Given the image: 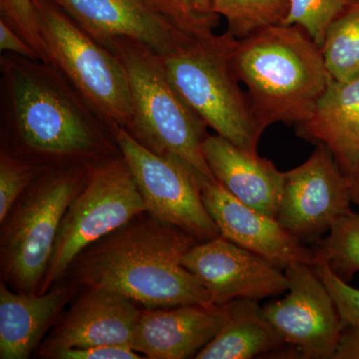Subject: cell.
<instances>
[{"label":"cell","instance_id":"obj_1","mask_svg":"<svg viewBox=\"0 0 359 359\" xmlns=\"http://www.w3.org/2000/svg\"><path fill=\"white\" fill-rule=\"evenodd\" d=\"M0 113L13 154L45 168L113 157L114 134L51 63L4 53Z\"/></svg>","mask_w":359,"mask_h":359},{"label":"cell","instance_id":"obj_2","mask_svg":"<svg viewBox=\"0 0 359 359\" xmlns=\"http://www.w3.org/2000/svg\"><path fill=\"white\" fill-rule=\"evenodd\" d=\"M198 242L154 217L133 219L84 250L71 266L78 283L89 289L119 292L146 309L212 306L207 290L182 264Z\"/></svg>","mask_w":359,"mask_h":359},{"label":"cell","instance_id":"obj_3","mask_svg":"<svg viewBox=\"0 0 359 359\" xmlns=\"http://www.w3.org/2000/svg\"><path fill=\"white\" fill-rule=\"evenodd\" d=\"M231 65L263 132L276 123L306 121L332 81L320 45L297 25L236 39Z\"/></svg>","mask_w":359,"mask_h":359},{"label":"cell","instance_id":"obj_4","mask_svg":"<svg viewBox=\"0 0 359 359\" xmlns=\"http://www.w3.org/2000/svg\"><path fill=\"white\" fill-rule=\"evenodd\" d=\"M106 47L128 74L132 136L156 154L184 161L205 179L216 180L203 152L208 126L172 83L162 56L129 39L113 40Z\"/></svg>","mask_w":359,"mask_h":359},{"label":"cell","instance_id":"obj_5","mask_svg":"<svg viewBox=\"0 0 359 359\" xmlns=\"http://www.w3.org/2000/svg\"><path fill=\"white\" fill-rule=\"evenodd\" d=\"M230 32L191 39L162 56L168 76L208 127L238 147L257 152L262 134L231 65Z\"/></svg>","mask_w":359,"mask_h":359},{"label":"cell","instance_id":"obj_6","mask_svg":"<svg viewBox=\"0 0 359 359\" xmlns=\"http://www.w3.org/2000/svg\"><path fill=\"white\" fill-rule=\"evenodd\" d=\"M89 164L47 168L25 192L1 238L4 276L22 292L41 287L65 212L83 188Z\"/></svg>","mask_w":359,"mask_h":359},{"label":"cell","instance_id":"obj_7","mask_svg":"<svg viewBox=\"0 0 359 359\" xmlns=\"http://www.w3.org/2000/svg\"><path fill=\"white\" fill-rule=\"evenodd\" d=\"M49 63L84 97L112 133L132 125L126 68L107 47L94 39L60 7L33 0Z\"/></svg>","mask_w":359,"mask_h":359},{"label":"cell","instance_id":"obj_8","mask_svg":"<svg viewBox=\"0 0 359 359\" xmlns=\"http://www.w3.org/2000/svg\"><path fill=\"white\" fill-rule=\"evenodd\" d=\"M144 212L147 207L122 155L89 164L83 188L61 222L41 294L65 275L84 250Z\"/></svg>","mask_w":359,"mask_h":359},{"label":"cell","instance_id":"obj_9","mask_svg":"<svg viewBox=\"0 0 359 359\" xmlns=\"http://www.w3.org/2000/svg\"><path fill=\"white\" fill-rule=\"evenodd\" d=\"M114 137L152 217L185 231L199 242L221 236L202 197L203 185L212 180L205 179L184 161L156 154L127 129L118 128Z\"/></svg>","mask_w":359,"mask_h":359},{"label":"cell","instance_id":"obj_10","mask_svg":"<svg viewBox=\"0 0 359 359\" xmlns=\"http://www.w3.org/2000/svg\"><path fill=\"white\" fill-rule=\"evenodd\" d=\"M348 177L332 152L318 144L299 166L283 173L276 219L302 243L318 242L353 212Z\"/></svg>","mask_w":359,"mask_h":359},{"label":"cell","instance_id":"obj_11","mask_svg":"<svg viewBox=\"0 0 359 359\" xmlns=\"http://www.w3.org/2000/svg\"><path fill=\"white\" fill-rule=\"evenodd\" d=\"M285 273L287 294L266 304L264 316L302 358L332 359L344 327L334 299L311 264H294Z\"/></svg>","mask_w":359,"mask_h":359},{"label":"cell","instance_id":"obj_12","mask_svg":"<svg viewBox=\"0 0 359 359\" xmlns=\"http://www.w3.org/2000/svg\"><path fill=\"white\" fill-rule=\"evenodd\" d=\"M182 264L216 306L241 299L259 301L289 290V278L282 269L223 236L194 245Z\"/></svg>","mask_w":359,"mask_h":359},{"label":"cell","instance_id":"obj_13","mask_svg":"<svg viewBox=\"0 0 359 359\" xmlns=\"http://www.w3.org/2000/svg\"><path fill=\"white\" fill-rule=\"evenodd\" d=\"M202 197L219 233L231 242L266 257L280 269L316 264L313 249L285 230L276 218L241 202L217 180L205 182Z\"/></svg>","mask_w":359,"mask_h":359},{"label":"cell","instance_id":"obj_14","mask_svg":"<svg viewBox=\"0 0 359 359\" xmlns=\"http://www.w3.org/2000/svg\"><path fill=\"white\" fill-rule=\"evenodd\" d=\"M104 46L117 39L137 40L164 56L193 37L156 14L145 0H48Z\"/></svg>","mask_w":359,"mask_h":359},{"label":"cell","instance_id":"obj_15","mask_svg":"<svg viewBox=\"0 0 359 359\" xmlns=\"http://www.w3.org/2000/svg\"><path fill=\"white\" fill-rule=\"evenodd\" d=\"M228 318V304L146 309L141 311L131 347L151 359L195 358Z\"/></svg>","mask_w":359,"mask_h":359},{"label":"cell","instance_id":"obj_16","mask_svg":"<svg viewBox=\"0 0 359 359\" xmlns=\"http://www.w3.org/2000/svg\"><path fill=\"white\" fill-rule=\"evenodd\" d=\"M140 314L125 295L90 287L52 332L42 353L50 356L60 349L97 346L131 347Z\"/></svg>","mask_w":359,"mask_h":359},{"label":"cell","instance_id":"obj_17","mask_svg":"<svg viewBox=\"0 0 359 359\" xmlns=\"http://www.w3.org/2000/svg\"><path fill=\"white\" fill-rule=\"evenodd\" d=\"M203 152L215 179L231 195L276 218L285 172L257 152L238 147L219 135L205 138Z\"/></svg>","mask_w":359,"mask_h":359},{"label":"cell","instance_id":"obj_18","mask_svg":"<svg viewBox=\"0 0 359 359\" xmlns=\"http://www.w3.org/2000/svg\"><path fill=\"white\" fill-rule=\"evenodd\" d=\"M297 134L325 146L341 171L351 174L359 162V75L332 80L311 118L297 125Z\"/></svg>","mask_w":359,"mask_h":359},{"label":"cell","instance_id":"obj_19","mask_svg":"<svg viewBox=\"0 0 359 359\" xmlns=\"http://www.w3.org/2000/svg\"><path fill=\"white\" fill-rule=\"evenodd\" d=\"M68 299L56 289L47 294H16L0 285V358L25 359L39 346Z\"/></svg>","mask_w":359,"mask_h":359},{"label":"cell","instance_id":"obj_20","mask_svg":"<svg viewBox=\"0 0 359 359\" xmlns=\"http://www.w3.org/2000/svg\"><path fill=\"white\" fill-rule=\"evenodd\" d=\"M228 306L226 325L196 359H250L292 346L266 320L257 301L236 299Z\"/></svg>","mask_w":359,"mask_h":359},{"label":"cell","instance_id":"obj_21","mask_svg":"<svg viewBox=\"0 0 359 359\" xmlns=\"http://www.w3.org/2000/svg\"><path fill=\"white\" fill-rule=\"evenodd\" d=\"M320 48L332 80L344 81L359 75V0L330 23Z\"/></svg>","mask_w":359,"mask_h":359},{"label":"cell","instance_id":"obj_22","mask_svg":"<svg viewBox=\"0 0 359 359\" xmlns=\"http://www.w3.org/2000/svg\"><path fill=\"white\" fill-rule=\"evenodd\" d=\"M313 250L316 264H327L335 275L351 282L359 271V212L337 219L327 237L314 243Z\"/></svg>","mask_w":359,"mask_h":359},{"label":"cell","instance_id":"obj_23","mask_svg":"<svg viewBox=\"0 0 359 359\" xmlns=\"http://www.w3.org/2000/svg\"><path fill=\"white\" fill-rule=\"evenodd\" d=\"M212 7L226 18L228 32L244 39L264 28L283 25L290 0H212Z\"/></svg>","mask_w":359,"mask_h":359},{"label":"cell","instance_id":"obj_24","mask_svg":"<svg viewBox=\"0 0 359 359\" xmlns=\"http://www.w3.org/2000/svg\"><path fill=\"white\" fill-rule=\"evenodd\" d=\"M161 18L188 36L202 37L214 33L219 23L212 0H145Z\"/></svg>","mask_w":359,"mask_h":359},{"label":"cell","instance_id":"obj_25","mask_svg":"<svg viewBox=\"0 0 359 359\" xmlns=\"http://www.w3.org/2000/svg\"><path fill=\"white\" fill-rule=\"evenodd\" d=\"M45 168L2 149L0 154V223L6 222L20 196Z\"/></svg>","mask_w":359,"mask_h":359},{"label":"cell","instance_id":"obj_26","mask_svg":"<svg viewBox=\"0 0 359 359\" xmlns=\"http://www.w3.org/2000/svg\"><path fill=\"white\" fill-rule=\"evenodd\" d=\"M354 0H290L287 20L283 25L304 28L320 47L328 26Z\"/></svg>","mask_w":359,"mask_h":359},{"label":"cell","instance_id":"obj_27","mask_svg":"<svg viewBox=\"0 0 359 359\" xmlns=\"http://www.w3.org/2000/svg\"><path fill=\"white\" fill-rule=\"evenodd\" d=\"M1 20L30 45L39 60L48 63L46 46L42 39L41 30L33 0H0Z\"/></svg>","mask_w":359,"mask_h":359},{"label":"cell","instance_id":"obj_28","mask_svg":"<svg viewBox=\"0 0 359 359\" xmlns=\"http://www.w3.org/2000/svg\"><path fill=\"white\" fill-rule=\"evenodd\" d=\"M318 275L334 299L344 327L359 325V290L335 275L327 264H314Z\"/></svg>","mask_w":359,"mask_h":359},{"label":"cell","instance_id":"obj_29","mask_svg":"<svg viewBox=\"0 0 359 359\" xmlns=\"http://www.w3.org/2000/svg\"><path fill=\"white\" fill-rule=\"evenodd\" d=\"M50 358L58 359H139L140 353L130 346H97L83 348H65L55 351Z\"/></svg>","mask_w":359,"mask_h":359},{"label":"cell","instance_id":"obj_30","mask_svg":"<svg viewBox=\"0 0 359 359\" xmlns=\"http://www.w3.org/2000/svg\"><path fill=\"white\" fill-rule=\"evenodd\" d=\"M0 49L2 52L16 54L30 59L39 60V55L29 44L26 43L13 28L0 20Z\"/></svg>","mask_w":359,"mask_h":359},{"label":"cell","instance_id":"obj_31","mask_svg":"<svg viewBox=\"0 0 359 359\" xmlns=\"http://www.w3.org/2000/svg\"><path fill=\"white\" fill-rule=\"evenodd\" d=\"M332 359H359V325L344 327Z\"/></svg>","mask_w":359,"mask_h":359},{"label":"cell","instance_id":"obj_32","mask_svg":"<svg viewBox=\"0 0 359 359\" xmlns=\"http://www.w3.org/2000/svg\"><path fill=\"white\" fill-rule=\"evenodd\" d=\"M349 181V189H351V198L353 204L359 209V162L351 174L347 175Z\"/></svg>","mask_w":359,"mask_h":359}]
</instances>
